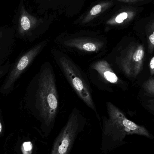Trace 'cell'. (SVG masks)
Returning <instances> with one entry per match:
<instances>
[{
  "label": "cell",
  "instance_id": "9c48e42d",
  "mask_svg": "<svg viewBox=\"0 0 154 154\" xmlns=\"http://www.w3.org/2000/svg\"><path fill=\"white\" fill-rule=\"evenodd\" d=\"M34 25L35 21L32 20L31 17L27 13L23 6H22L18 24V34L21 38L29 36Z\"/></svg>",
  "mask_w": 154,
  "mask_h": 154
},
{
  "label": "cell",
  "instance_id": "5bb4252c",
  "mask_svg": "<svg viewBox=\"0 0 154 154\" xmlns=\"http://www.w3.org/2000/svg\"><path fill=\"white\" fill-rule=\"evenodd\" d=\"M101 9L102 7L100 5H97L92 8L91 11H90V14L91 15H96L100 12Z\"/></svg>",
  "mask_w": 154,
  "mask_h": 154
},
{
  "label": "cell",
  "instance_id": "7a4b0ae2",
  "mask_svg": "<svg viewBox=\"0 0 154 154\" xmlns=\"http://www.w3.org/2000/svg\"><path fill=\"white\" fill-rule=\"evenodd\" d=\"M106 108L107 116H103L101 119V154L110 153L125 144V139L127 136L137 135L154 139V136L146 128L129 120L124 112L112 102L107 101Z\"/></svg>",
  "mask_w": 154,
  "mask_h": 154
},
{
  "label": "cell",
  "instance_id": "7c38bea8",
  "mask_svg": "<svg viewBox=\"0 0 154 154\" xmlns=\"http://www.w3.org/2000/svg\"><path fill=\"white\" fill-rule=\"evenodd\" d=\"M136 15V12L134 11L123 12L117 15L115 22L117 24H122L132 20Z\"/></svg>",
  "mask_w": 154,
  "mask_h": 154
},
{
  "label": "cell",
  "instance_id": "6da1fadb",
  "mask_svg": "<svg viewBox=\"0 0 154 154\" xmlns=\"http://www.w3.org/2000/svg\"><path fill=\"white\" fill-rule=\"evenodd\" d=\"M25 104L40 123L41 131L48 138L55 126L60 109L57 80L52 64L46 61L32 78L27 88Z\"/></svg>",
  "mask_w": 154,
  "mask_h": 154
},
{
  "label": "cell",
  "instance_id": "e0dca14e",
  "mask_svg": "<svg viewBox=\"0 0 154 154\" xmlns=\"http://www.w3.org/2000/svg\"><path fill=\"white\" fill-rule=\"evenodd\" d=\"M3 133V128L2 122L1 115H0V137L2 135Z\"/></svg>",
  "mask_w": 154,
  "mask_h": 154
},
{
  "label": "cell",
  "instance_id": "2e32d148",
  "mask_svg": "<svg viewBox=\"0 0 154 154\" xmlns=\"http://www.w3.org/2000/svg\"><path fill=\"white\" fill-rule=\"evenodd\" d=\"M149 68H150V74L151 75H154V56L152 58L149 64Z\"/></svg>",
  "mask_w": 154,
  "mask_h": 154
},
{
  "label": "cell",
  "instance_id": "277c9868",
  "mask_svg": "<svg viewBox=\"0 0 154 154\" xmlns=\"http://www.w3.org/2000/svg\"><path fill=\"white\" fill-rule=\"evenodd\" d=\"M145 49L142 44L130 43L113 49L105 58L113 69L119 70L128 78H135L143 67Z\"/></svg>",
  "mask_w": 154,
  "mask_h": 154
},
{
  "label": "cell",
  "instance_id": "3957f363",
  "mask_svg": "<svg viewBox=\"0 0 154 154\" xmlns=\"http://www.w3.org/2000/svg\"><path fill=\"white\" fill-rule=\"evenodd\" d=\"M51 53L56 65L77 96L95 113L100 122L101 118L94 101L92 88L87 73L67 53L57 48H51Z\"/></svg>",
  "mask_w": 154,
  "mask_h": 154
},
{
  "label": "cell",
  "instance_id": "4fadbf2b",
  "mask_svg": "<svg viewBox=\"0 0 154 154\" xmlns=\"http://www.w3.org/2000/svg\"><path fill=\"white\" fill-rule=\"evenodd\" d=\"M142 88L146 93L149 96L154 97V78H150L145 82Z\"/></svg>",
  "mask_w": 154,
  "mask_h": 154
},
{
  "label": "cell",
  "instance_id": "8fae6325",
  "mask_svg": "<svg viewBox=\"0 0 154 154\" xmlns=\"http://www.w3.org/2000/svg\"><path fill=\"white\" fill-rule=\"evenodd\" d=\"M146 33L147 38L148 51L152 53L154 51V19L146 27Z\"/></svg>",
  "mask_w": 154,
  "mask_h": 154
},
{
  "label": "cell",
  "instance_id": "9a60e30c",
  "mask_svg": "<svg viewBox=\"0 0 154 154\" xmlns=\"http://www.w3.org/2000/svg\"><path fill=\"white\" fill-rule=\"evenodd\" d=\"M146 106L154 113V99L149 100L147 101Z\"/></svg>",
  "mask_w": 154,
  "mask_h": 154
},
{
  "label": "cell",
  "instance_id": "5b68a950",
  "mask_svg": "<svg viewBox=\"0 0 154 154\" xmlns=\"http://www.w3.org/2000/svg\"><path fill=\"white\" fill-rule=\"evenodd\" d=\"M57 48L66 53H70L95 60L100 58L107 51L105 40L88 36L62 37L56 40Z\"/></svg>",
  "mask_w": 154,
  "mask_h": 154
},
{
  "label": "cell",
  "instance_id": "52a82bcc",
  "mask_svg": "<svg viewBox=\"0 0 154 154\" xmlns=\"http://www.w3.org/2000/svg\"><path fill=\"white\" fill-rule=\"evenodd\" d=\"M87 75L90 83L103 91L112 92L113 87L121 88L124 85L123 81L105 58L91 62L88 67Z\"/></svg>",
  "mask_w": 154,
  "mask_h": 154
},
{
  "label": "cell",
  "instance_id": "8992f818",
  "mask_svg": "<svg viewBox=\"0 0 154 154\" xmlns=\"http://www.w3.org/2000/svg\"><path fill=\"white\" fill-rule=\"evenodd\" d=\"M87 123L86 118L77 107L74 108L67 121L53 143L50 154H69L79 135Z\"/></svg>",
  "mask_w": 154,
  "mask_h": 154
},
{
  "label": "cell",
  "instance_id": "ac0fdd59",
  "mask_svg": "<svg viewBox=\"0 0 154 154\" xmlns=\"http://www.w3.org/2000/svg\"></svg>",
  "mask_w": 154,
  "mask_h": 154
},
{
  "label": "cell",
  "instance_id": "ba28073f",
  "mask_svg": "<svg viewBox=\"0 0 154 154\" xmlns=\"http://www.w3.org/2000/svg\"><path fill=\"white\" fill-rule=\"evenodd\" d=\"M48 43V41L40 42L19 57L13 66L11 67L8 75L0 89L1 93L7 94L12 91L15 82L44 50Z\"/></svg>",
  "mask_w": 154,
  "mask_h": 154
},
{
  "label": "cell",
  "instance_id": "30bf717a",
  "mask_svg": "<svg viewBox=\"0 0 154 154\" xmlns=\"http://www.w3.org/2000/svg\"><path fill=\"white\" fill-rule=\"evenodd\" d=\"M14 48V42L5 39L3 32L0 31V67L11 56Z\"/></svg>",
  "mask_w": 154,
  "mask_h": 154
}]
</instances>
